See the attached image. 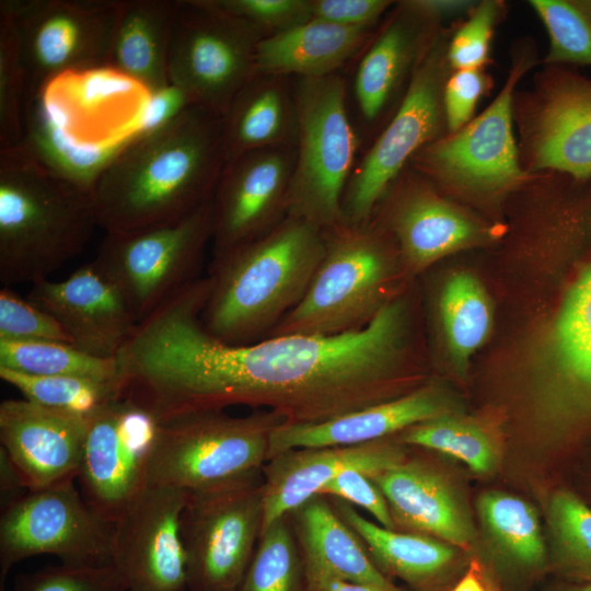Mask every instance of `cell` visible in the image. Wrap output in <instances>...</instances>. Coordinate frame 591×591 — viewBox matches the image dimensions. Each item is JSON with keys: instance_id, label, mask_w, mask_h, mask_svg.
<instances>
[{"instance_id": "cell-1", "label": "cell", "mask_w": 591, "mask_h": 591, "mask_svg": "<svg viewBox=\"0 0 591 591\" xmlns=\"http://www.w3.org/2000/svg\"><path fill=\"white\" fill-rule=\"evenodd\" d=\"M207 281L188 285L138 324L118 356L126 395L160 422L224 412L269 410L316 424L408 393L412 313L399 296L359 331L224 344L204 327Z\"/></svg>"}, {"instance_id": "cell-2", "label": "cell", "mask_w": 591, "mask_h": 591, "mask_svg": "<svg viewBox=\"0 0 591 591\" xmlns=\"http://www.w3.org/2000/svg\"><path fill=\"white\" fill-rule=\"evenodd\" d=\"M225 165L222 116L188 105L108 161L92 189L97 224L120 233L179 221L212 200Z\"/></svg>"}, {"instance_id": "cell-3", "label": "cell", "mask_w": 591, "mask_h": 591, "mask_svg": "<svg viewBox=\"0 0 591 591\" xmlns=\"http://www.w3.org/2000/svg\"><path fill=\"white\" fill-rule=\"evenodd\" d=\"M324 254V231L288 216L268 234L211 259L204 327L232 346L267 338L300 303Z\"/></svg>"}, {"instance_id": "cell-4", "label": "cell", "mask_w": 591, "mask_h": 591, "mask_svg": "<svg viewBox=\"0 0 591 591\" xmlns=\"http://www.w3.org/2000/svg\"><path fill=\"white\" fill-rule=\"evenodd\" d=\"M99 227L91 192L46 167L22 146L0 149V280L48 279L80 254Z\"/></svg>"}, {"instance_id": "cell-5", "label": "cell", "mask_w": 591, "mask_h": 591, "mask_svg": "<svg viewBox=\"0 0 591 591\" xmlns=\"http://www.w3.org/2000/svg\"><path fill=\"white\" fill-rule=\"evenodd\" d=\"M324 257L300 303L268 337L337 335L366 327L410 276L393 237L371 220L325 230Z\"/></svg>"}, {"instance_id": "cell-6", "label": "cell", "mask_w": 591, "mask_h": 591, "mask_svg": "<svg viewBox=\"0 0 591 591\" xmlns=\"http://www.w3.org/2000/svg\"><path fill=\"white\" fill-rule=\"evenodd\" d=\"M285 422L269 410L205 412L160 422L149 485L199 491L256 474L268 461L273 432Z\"/></svg>"}, {"instance_id": "cell-7", "label": "cell", "mask_w": 591, "mask_h": 591, "mask_svg": "<svg viewBox=\"0 0 591 591\" xmlns=\"http://www.w3.org/2000/svg\"><path fill=\"white\" fill-rule=\"evenodd\" d=\"M293 89L298 137L288 216L325 231L341 223L358 136L348 115L346 83L338 72L293 78Z\"/></svg>"}, {"instance_id": "cell-8", "label": "cell", "mask_w": 591, "mask_h": 591, "mask_svg": "<svg viewBox=\"0 0 591 591\" xmlns=\"http://www.w3.org/2000/svg\"><path fill=\"white\" fill-rule=\"evenodd\" d=\"M264 35L215 0H175L169 50L170 85L190 105L221 116L254 76Z\"/></svg>"}, {"instance_id": "cell-9", "label": "cell", "mask_w": 591, "mask_h": 591, "mask_svg": "<svg viewBox=\"0 0 591 591\" xmlns=\"http://www.w3.org/2000/svg\"><path fill=\"white\" fill-rule=\"evenodd\" d=\"M119 5L112 0L0 1L16 30L27 106L66 74L106 70Z\"/></svg>"}, {"instance_id": "cell-10", "label": "cell", "mask_w": 591, "mask_h": 591, "mask_svg": "<svg viewBox=\"0 0 591 591\" xmlns=\"http://www.w3.org/2000/svg\"><path fill=\"white\" fill-rule=\"evenodd\" d=\"M211 239L212 200L173 223L106 233L94 262L116 285L139 324L200 278Z\"/></svg>"}, {"instance_id": "cell-11", "label": "cell", "mask_w": 591, "mask_h": 591, "mask_svg": "<svg viewBox=\"0 0 591 591\" xmlns=\"http://www.w3.org/2000/svg\"><path fill=\"white\" fill-rule=\"evenodd\" d=\"M263 470L213 488L188 491L181 515L189 591H237L258 543Z\"/></svg>"}, {"instance_id": "cell-12", "label": "cell", "mask_w": 591, "mask_h": 591, "mask_svg": "<svg viewBox=\"0 0 591 591\" xmlns=\"http://www.w3.org/2000/svg\"><path fill=\"white\" fill-rule=\"evenodd\" d=\"M74 482L27 490L1 510V588L12 566L36 555H53L66 565L112 564L114 524L90 507Z\"/></svg>"}, {"instance_id": "cell-13", "label": "cell", "mask_w": 591, "mask_h": 591, "mask_svg": "<svg viewBox=\"0 0 591 591\" xmlns=\"http://www.w3.org/2000/svg\"><path fill=\"white\" fill-rule=\"evenodd\" d=\"M442 78L441 51L428 46L394 117L352 170L343 196L341 223L368 224L404 165L433 141L444 115Z\"/></svg>"}, {"instance_id": "cell-14", "label": "cell", "mask_w": 591, "mask_h": 591, "mask_svg": "<svg viewBox=\"0 0 591 591\" xmlns=\"http://www.w3.org/2000/svg\"><path fill=\"white\" fill-rule=\"evenodd\" d=\"M160 421L118 398L89 417L77 483L90 507L114 524L149 485L148 466Z\"/></svg>"}, {"instance_id": "cell-15", "label": "cell", "mask_w": 591, "mask_h": 591, "mask_svg": "<svg viewBox=\"0 0 591 591\" xmlns=\"http://www.w3.org/2000/svg\"><path fill=\"white\" fill-rule=\"evenodd\" d=\"M529 68L513 65L494 102L452 136L432 141L414 155L416 165L443 184L478 195H496L525 179L512 132V95Z\"/></svg>"}, {"instance_id": "cell-16", "label": "cell", "mask_w": 591, "mask_h": 591, "mask_svg": "<svg viewBox=\"0 0 591 591\" xmlns=\"http://www.w3.org/2000/svg\"><path fill=\"white\" fill-rule=\"evenodd\" d=\"M294 163L296 146L227 162L212 198L211 259L268 234L288 217Z\"/></svg>"}, {"instance_id": "cell-17", "label": "cell", "mask_w": 591, "mask_h": 591, "mask_svg": "<svg viewBox=\"0 0 591 591\" xmlns=\"http://www.w3.org/2000/svg\"><path fill=\"white\" fill-rule=\"evenodd\" d=\"M188 491L148 485L114 523L112 564L128 591H184L186 557L181 515Z\"/></svg>"}, {"instance_id": "cell-18", "label": "cell", "mask_w": 591, "mask_h": 591, "mask_svg": "<svg viewBox=\"0 0 591 591\" xmlns=\"http://www.w3.org/2000/svg\"><path fill=\"white\" fill-rule=\"evenodd\" d=\"M26 299L54 316L82 351L117 358L138 322L116 285L94 260L67 279L31 285Z\"/></svg>"}, {"instance_id": "cell-19", "label": "cell", "mask_w": 591, "mask_h": 591, "mask_svg": "<svg viewBox=\"0 0 591 591\" xmlns=\"http://www.w3.org/2000/svg\"><path fill=\"white\" fill-rule=\"evenodd\" d=\"M89 417L25 398L0 404V441L27 490L77 480Z\"/></svg>"}, {"instance_id": "cell-20", "label": "cell", "mask_w": 591, "mask_h": 591, "mask_svg": "<svg viewBox=\"0 0 591 591\" xmlns=\"http://www.w3.org/2000/svg\"><path fill=\"white\" fill-rule=\"evenodd\" d=\"M405 457V445L395 437L355 445L291 449L276 454L263 466L260 534L274 521L318 495L340 473L355 468L371 474Z\"/></svg>"}, {"instance_id": "cell-21", "label": "cell", "mask_w": 591, "mask_h": 591, "mask_svg": "<svg viewBox=\"0 0 591 591\" xmlns=\"http://www.w3.org/2000/svg\"><path fill=\"white\" fill-rule=\"evenodd\" d=\"M548 404L565 431L591 422V263L568 290L545 345Z\"/></svg>"}, {"instance_id": "cell-22", "label": "cell", "mask_w": 591, "mask_h": 591, "mask_svg": "<svg viewBox=\"0 0 591 591\" xmlns=\"http://www.w3.org/2000/svg\"><path fill=\"white\" fill-rule=\"evenodd\" d=\"M372 220L395 241L409 275L485 240L488 231L419 182H407Z\"/></svg>"}, {"instance_id": "cell-23", "label": "cell", "mask_w": 591, "mask_h": 591, "mask_svg": "<svg viewBox=\"0 0 591 591\" xmlns=\"http://www.w3.org/2000/svg\"><path fill=\"white\" fill-rule=\"evenodd\" d=\"M447 414L431 385L316 424H282L271 434L268 460L300 448L355 445L395 437L405 429Z\"/></svg>"}, {"instance_id": "cell-24", "label": "cell", "mask_w": 591, "mask_h": 591, "mask_svg": "<svg viewBox=\"0 0 591 591\" xmlns=\"http://www.w3.org/2000/svg\"><path fill=\"white\" fill-rule=\"evenodd\" d=\"M533 161L575 183L591 179V81L558 72L533 130Z\"/></svg>"}, {"instance_id": "cell-25", "label": "cell", "mask_w": 591, "mask_h": 591, "mask_svg": "<svg viewBox=\"0 0 591 591\" xmlns=\"http://www.w3.org/2000/svg\"><path fill=\"white\" fill-rule=\"evenodd\" d=\"M367 475L384 495L395 525L461 547L470 544L471 525L451 488L436 471L405 457L392 467Z\"/></svg>"}, {"instance_id": "cell-26", "label": "cell", "mask_w": 591, "mask_h": 591, "mask_svg": "<svg viewBox=\"0 0 591 591\" xmlns=\"http://www.w3.org/2000/svg\"><path fill=\"white\" fill-rule=\"evenodd\" d=\"M174 9L175 0L120 1L106 70L148 96L167 89Z\"/></svg>"}, {"instance_id": "cell-27", "label": "cell", "mask_w": 591, "mask_h": 591, "mask_svg": "<svg viewBox=\"0 0 591 591\" xmlns=\"http://www.w3.org/2000/svg\"><path fill=\"white\" fill-rule=\"evenodd\" d=\"M227 162L266 148L296 146L293 78L254 74L222 116Z\"/></svg>"}, {"instance_id": "cell-28", "label": "cell", "mask_w": 591, "mask_h": 591, "mask_svg": "<svg viewBox=\"0 0 591 591\" xmlns=\"http://www.w3.org/2000/svg\"><path fill=\"white\" fill-rule=\"evenodd\" d=\"M372 27H349L311 19L263 38L254 74L318 78L337 73L370 37Z\"/></svg>"}, {"instance_id": "cell-29", "label": "cell", "mask_w": 591, "mask_h": 591, "mask_svg": "<svg viewBox=\"0 0 591 591\" xmlns=\"http://www.w3.org/2000/svg\"><path fill=\"white\" fill-rule=\"evenodd\" d=\"M289 517L305 564L382 591H405L378 568L328 497L316 495Z\"/></svg>"}, {"instance_id": "cell-30", "label": "cell", "mask_w": 591, "mask_h": 591, "mask_svg": "<svg viewBox=\"0 0 591 591\" xmlns=\"http://www.w3.org/2000/svg\"><path fill=\"white\" fill-rule=\"evenodd\" d=\"M62 111L45 89L27 106L19 146L57 175L92 194L102 170L127 139L109 143L78 136Z\"/></svg>"}, {"instance_id": "cell-31", "label": "cell", "mask_w": 591, "mask_h": 591, "mask_svg": "<svg viewBox=\"0 0 591 591\" xmlns=\"http://www.w3.org/2000/svg\"><path fill=\"white\" fill-rule=\"evenodd\" d=\"M328 499L338 515L362 540L385 576H395L424 591L429 590L452 564L454 553L448 544L425 534L385 529L362 517L349 502Z\"/></svg>"}, {"instance_id": "cell-32", "label": "cell", "mask_w": 591, "mask_h": 591, "mask_svg": "<svg viewBox=\"0 0 591 591\" xmlns=\"http://www.w3.org/2000/svg\"><path fill=\"white\" fill-rule=\"evenodd\" d=\"M401 14L379 34L361 58L355 78V96L362 116L374 120L383 111L409 65H416L425 19L401 5Z\"/></svg>"}, {"instance_id": "cell-33", "label": "cell", "mask_w": 591, "mask_h": 591, "mask_svg": "<svg viewBox=\"0 0 591 591\" xmlns=\"http://www.w3.org/2000/svg\"><path fill=\"white\" fill-rule=\"evenodd\" d=\"M438 312L449 355L464 369L491 331L488 296L473 275L457 271L447 278L441 289Z\"/></svg>"}, {"instance_id": "cell-34", "label": "cell", "mask_w": 591, "mask_h": 591, "mask_svg": "<svg viewBox=\"0 0 591 591\" xmlns=\"http://www.w3.org/2000/svg\"><path fill=\"white\" fill-rule=\"evenodd\" d=\"M0 368L30 375L121 383L117 358L95 357L63 341L0 340Z\"/></svg>"}, {"instance_id": "cell-35", "label": "cell", "mask_w": 591, "mask_h": 591, "mask_svg": "<svg viewBox=\"0 0 591 591\" xmlns=\"http://www.w3.org/2000/svg\"><path fill=\"white\" fill-rule=\"evenodd\" d=\"M237 591H310L289 514L274 521L260 534Z\"/></svg>"}, {"instance_id": "cell-36", "label": "cell", "mask_w": 591, "mask_h": 591, "mask_svg": "<svg viewBox=\"0 0 591 591\" xmlns=\"http://www.w3.org/2000/svg\"><path fill=\"white\" fill-rule=\"evenodd\" d=\"M0 378L19 390L27 401L82 417H90L103 406L123 397L120 382L30 375L4 368H0Z\"/></svg>"}, {"instance_id": "cell-37", "label": "cell", "mask_w": 591, "mask_h": 591, "mask_svg": "<svg viewBox=\"0 0 591 591\" xmlns=\"http://www.w3.org/2000/svg\"><path fill=\"white\" fill-rule=\"evenodd\" d=\"M482 518L500 546L520 566L538 569L545 546L534 510L518 497L487 493L479 501Z\"/></svg>"}, {"instance_id": "cell-38", "label": "cell", "mask_w": 591, "mask_h": 591, "mask_svg": "<svg viewBox=\"0 0 591 591\" xmlns=\"http://www.w3.org/2000/svg\"><path fill=\"white\" fill-rule=\"evenodd\" d=\"M395 438L404 445L453 456L476 473H488L495 464L494 448L487 434L475 425L448 414L412 426Z\"/></svg>"}, {"instance_id": "cell-39", "label": "cell", "mask_w": 591, "mask_h": 591, "mask_svg": "<svg viewBox=\"0 0 591 591\" xmlns=\"http://www.w3.org/2000/svg\"><path fill=\"white\" fill-rule=\"evenodd\" d=\"M560 571L591 583V507L577 494L556 491L549 505Z\"/></svg>"}, {"instance_id": "cell-40", "label": "cell", "mask_w": 591, "mask_h": 591, "mask_svg": "<svg viewBox=\"0 0 591 591\" xmlns=\"http://www.w3.org/2000/svg\"><path fill=\"white\" fill-rule=\"evenodd\" d=\"M25 74L12 18L0 9V149L19 146L24 136Z\"/></svg>"}, {"instance_id": "cell-41", "label": "cell", "mask_w": 591, "mask_h": 591, "mask_svg": "<svg viewBox=\"0 0 591 591\" xmlns=\"http://www.w3.org/2000/svg\"><path fill=\"white\" fill-rule=\"evenodd\" d=\"M530 3L549 36L545 61L591 66V19L573 0H533Z\"/></svg>"}, {"instance_id": "cell-42", "label": "cell", "mask_w": 591, "mask_h": 591, "mask_svg": "<svg viewBox=\"0 0 591 591\" xmlns=\"http://www.w3.org/2000/svg\"><path fill=\"white\" fill-rule=\"evenodd\" d=\"M13 591H128V588L113 564H60L22 576Z\"/></svg>"}, {"instance_id": "cell-43", "label": "cell", "mask_w": 591, "mask_h": 591, "mask_svg": "<svg viewBox=\"0 0 591 591\" xmlns=\"http://www.w3.org/2000/svg\"><path fill=\"white\" fill-rule=\"evenodd\" d=\"M0 340H55L72 344L54 316L5 286L0 290Z\"/></svg>"}, {"instance_id": "cell-44", "label": "cell", "mask_w": 591, "mask_h": 591, "mask_svg": "<svg viewBox=\"0 0 591 591\" xmlns=\"http://www.w3.org/2000/svg\"><path fill=\"white\" fill-rule=\"evenodd\" d=\"M227 12L256 27L264 37L312 19L310 0H215Z\"/></svg>"}, {"instance_id": "cell-45", "label": "cell", "mask_w": 591, "mask_h": 591, "mask_svg": "<svg viewBox=\"0 0 591 591\" xmlns=\"http://www.w3.org/2000/svg\"><path fill=\"white\" fill-rule=\"evenodd\" d=\"M498 14V2L484 1L476 7L450 43L448 59L452 67L456 70L479 69L487 61Z\"/></svg>"}, {"instance_id": "cell-46", "label": "cell", "mask_w": 591, "mask_h": 591, "mask_svg": "<svg viewBox=\"0 0 591 591\" xmlns=\"http://www.w3.org/2000/svg\"><path fill=\"white\" fill-rule=\"evenodd\" d=\"M318 495L359 506L373 515L381 526L389 530L396 528L384 495L361 470L351 468L340 473Z\"/></svg>"}, {"instance_id": "cell-47", "label": "cell", "mask_w": 591, "mask_h": 591, "mask_svg": "<svg viewBox=\"0 0 591 591\" xmlns=\"http://www.w3.org/2000/svg\"><path fill=\"white\" fill-rule=\"evenodd\" d=\"M485 79L479 69L457 70L443 86V112L448 127L455 132L467 124L483 94Z\"/></svg>"}, {"instance_id": "cell-48", "label": "cell", "mask_w": 591, "mask_h": 591, "mask_svg": "<svg viewBox=\"0 0 591 591\" xmlns=\"http://www.w3.org/2000/svg\"><path fill=\"white\" fill-rule=\"evenodd\" d=\"M386 0H310L312 19L349 27H373Z\"/></svg>"}, {"instance_id": "cell-49", "label": "cell", "mask_w": 591, "mask_h": 591, "mask_svg": "<svg viewBox=\"0 0 591 591\" xmlns=\"http://www.w3.org/2000/svg\"><path fill=\"white\" fill-rule=\"evenodd\" d=\"M310 591H382L368 584L332 575L304 563Z\"/></svg>"}, {"instance_id": "cell-50", "label": "cell", "mask_w": 591, "mask_h": 591, "mask_svg": "<svg viewBox=\"0 0 591 591\" xmlns=\"http://www.w3.org/2000/svg\"><path fill=\"white\" fill-rule=\"evenodd\" d=\"M401 5L429 21L466 11L471 7V2L460 0H412L401 2Z\"/></svg>"}, {"instance_id": "cell-51", "label": "cell", "mask_w": 591, "mask_h": 591, "mask_svg": "<svg viewBox=\"0 0 591 591\" xmlns=\"http://www.w3.org/2000/svg\"><path fill=\"white\" fill-rule=\"evenodd\" d=\"M27 491L22 479L8 456L7 452L0 448V500L1 510L16 501Z\"/></svg>"}, {"instance_id": "cell-52", "label": "cell", "mask_w": 591, "mask_h": 591, "mask_svg": "<svg viewBox=\"0 0 591 591\" xmlns=\"http://www.w3.org/2000/svg\"><path fill=\"white\" fill-rule=\"evenodd\" d=\"M452 591H486L478 577L473 572L468 571L462 577V579L456 583Z\"/></svg>"}, {"instance_id": "cell-53", "label": "cell", "mask_w": 591, "mask_h": 591, "mask_svg": "<svg viewBox=\"0 0 591 591\" xmlns=\"http://www.w3.org/2000/svg\"><path fill=\"white\" fill-rule=\"evenodd\" d=\"M573 2L591 19V0H573Z\"/></svg>"}, {"instance_id": "cell-54", "label": "cell", "mask_w": 591, "mask_h": 591, "mask_svg": "<svg viewBox=\"0 0 591 591\" xmlns=\"http://www.w3.org/2000/svg\"><path fill=\"white\" fill-rule=\"evenodd\" d=\"M564 591H591V583L577 582L576 584L565 589Z\"/></svg>"}]
</instances>
